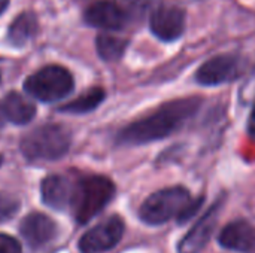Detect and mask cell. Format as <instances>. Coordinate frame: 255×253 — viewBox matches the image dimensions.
Listing matches in <instances>:
<instances>
[{
  "instance_id": "6da1fadb",
  "label": "cell",
  "mask_w": 255,
  "mask_h": 253,
  "mask_svg": "<svg viewBox=\"0 0 255 253\" xmlns=\"http://www.w3.org/2000/svg\"><path fill=\"white\" fill-rule=\"evenodd\" d=\"M200 106V97H187L167 101L148 116L124 127L118 133L117 142L120 145H145L166 139L181 130L187 121L196 115Z\"/></svg>"
},
{
  "instance_id": "7a4b0ae2",
  "label": "cell",
  "mask_w": 255,
  "mask_h": 253,
  "mask_svg": "<svg viewBox=\"0 0 255 253\" xmlns=\"http://www.w3.org/2000/svg\"><path fill=\"white\" fill-rule=\"evenodd\" d=\"M115 195V185L109 177L90 174L73 183L70 209L79 224L90 222L97 216Z\"/></svg>"
},
{
  "instance_id": "3957f363",
  "label": "cell",
  "mask_w": 255,
  "mask_h": 253,
  "mask_svg": "<svg viewBox=\"0 0 255 253\" xmlns=\"http://www.w3.org/2000/svg\"><path fill=\"white\" fill-rule=\"evenodd\" d=\"M72 136L67 128L58 124H45L21 139V152L30 161H54L67 154Z\"/></svg>"
},
{
  "instance_id": "277c9868",
  "label": "cell",
  "mask_w": 255,
  "mask_h": 253,
  "mask_svg": "<svg viewBox=\"0 0 255 253\" xmlns=\"http://www.w3.org/2000/svg\"><path fill=\"white\" fill-rule=\"evenodd\" d=\"M190 191L184 186H170L149 195L139 209V218L148 225H161L178 218L191 201Z\"/></svg>"
},
{
  "instance_id": "5b68a950",
  "label": "cell",
  "mask_w": 255,
  "mask_h": 253,
  "mask_svg": "<svg viewBox=\"0 0 255 253\" xmlns=\"http://www.w3.org/2000/svg\"><path fill=\"white\" fill-rule=\"evenodd\" d=\"M75 81L72 73L61 66H45L24 82L25 91L42 101H57L73 91Z\"/></svg>"
},
{
  "instance_id": "8992f818",
  "label": "cell",
  "mask_w": 255,
  "mask_h": 253,
  "mask_svg": "<svg viewBox=\"0 0 255 253\" xmlns=\"http://www.w3.org/2000/svg\"><path fill=\"white\" fill-rule=\"evenodd\" d=\"M124 234V222L118 215H114L90 231L79 240V251L82 253H103L115 248Z\"/></svg>"
},
{
  "instance_id": "52a82bcc",
  "label": "cell",
  "mask_w": 255,
  "mask_h": 253,
  "mask_svg": "<svg viewBox=\"0 0 255 253\" xmlns=\"http://www.w3.org/2000/svg\"><path fill=\"white\" fill-rule=\"evenodd\" d=\"M244 73V61L238 55H217L202 64L196 73V81L205 86L221 85L238 79Z\"/></svg>"
},
{
  "instance_id": "ba28073f",
  "label": "cell",
  "mask_w": 255,
  "mask_h": 253,
  "mask_svg": "<svg viewBox=\"0 0 255 253\" xmlns=\"http://www.w3.org/2000/svg\"><path fill=\"white\" fill-rule=\"evenodd\" d=\"M226 195L218 198L209 209L208 212L196 222V225L182 237V240L178 245V252L179 253H200L205 246L208 245L211 236L214 234V230L217 227L220 212L223 209Z\"/></svg>"
},
{
  "instance_id": "9c48e42d",
  "label": "cell",
  "mask_w": 255,
  "mask_h": 253,
  "mask_svg": "<svg viewBox=\"0 0 255 253\" xmlns=\"http://www.w3.org/2000/svg\"><path fill=\"white\" fill-rule=\"evenodd\" d=\"M127 13L120 3L112 0L93 1L84 12V21L102 30H121L127 22Z\"/></svg>"
},
{
  "instance_id": "30bf717a",
  "label": "cell",
  "mask_w": 255,
  "mask_h": 253,
  "mask_svg": "<svg viewBox=\"0 0 255 253\" xmlns=\"http://www.w3.org/2000/svg\"><path fill=\"white\" fill-rule=\"evenodd\" d=\"M149 25L158 39L173 42L184 33L185 12L176 6H158L151 15Z\"/></svg>"
},
{
  "instance_id": "8fae6325",
  "label": "cell",
  "mask_w": 255,
  "mask_h": 253,
  "mask_svg": "<svg viewBox=\"0 0 255 253\" xmlns=\"http://www.w3.org/2000/svg\"><path fill=\"white\" fill-rule=\"evenodd\" d=\"M19 233L30 249L36 251L42 246L48 245L57 234V225L55 222L39 212L27 215L19 227Z\"/></svg>"
},
{
  "instance_id": "7c38bea8",
  "label": "cell",
  "mask_w": 255,
  "mask_h": 253,
  "mask_svg": "<svg viewBox=\"0 0 255 253\" xmlns=\"http://www.w3.org/2000/svg\"><path fill=\"white\" fill-rule=\"evenodd\" d=\"M220 246L239 253L255 252V227L247 221H235L220 233Z\"/></svg>"
},
{
  "instance_id": "4fadbf2b",
  "label": "cell",
  "mask_w": 255,
  "mask_h": 253,
  "mask_svg": "<svg viewBox=\"0 0 255 253\" xmlns=\"http://www.w3.org/2000/svg\"><path fill=\"white\" fill-rule=\"evenodd\" d=\"M42 201L55 210H64L70 207L73 183L69 177L60 174L46 176L40 183Z\"/></svg>"
},
{
  "instance_id": "5bb4252c",
  "label": "cell",
  "mask_w": 255,
  "mask_h": 253,
  "mask_svg": "<svg viewBox=\"0 0 255 253\" xmlns=\"http://www.w3.org/2000/svg\"><path fill=\"white\" fill-rule=\"evenodd\" d=\"M36 115V106L18 92H9L0 100V122L28 124Z\"/></svg>"
},
{
  "instance_id": "9a60e30c",
  "label": "cell",
  "mask_w": 255,
  "mask_h": 253,
  "mask_svg": "<svg viewBox=\"0 0 255 253\" xmlns=\"http://www.w3.org/2000/svg\"><path fill=\"white\" fill-rule=\"evenodd\" d=\"M37 31V18L33 12L25 10L19 13L7 28V40L10 45L21 48L27 45Z\"/></svg>"
},
{
  "instance_id": "2e32d148",
  "label": "cell",
  "mask_w": 255,
  "mask_h": 253,
  "mask_svg": "<svg viewBox=\"0 0 255 253\" xmlns=\"http://www.w3.org/2000/svg\"><path fill=\"white\" fill-rule=\"evenodd\" d=\"M106 97V92L103 88L100 86H94L90 88L88 91H85L84 94H81L78 98L69 101L67 104L60 107V112L64 113H75V115H81V113H88L91 110H94Z\"/></svg>"
},
{
  "instance_id": "e0dca14e",
  "label": "cell",
  "mask_w": 255,
  "mask_h": 253,
  "mask_svg": "<svg viewBox=\"0 0 255 253\" xmlns=\"http://www.w3.org/2000/svg\"><path fill=\"white\" fill-rule=\"evenodd\" d=\"M96 48L102 60L105 61H118L127 48V40L115 37L112 34L102 33L96 39Z\"/></svg>"
},
{
  "instance_id": "ac0fdd59",
  "label": "cell",
  "mask_w": 255,
  "mask_h": 253,
  "mask_svg": "<svg viewBox=\"0 0 255 253\" xmlns=\"http://www.w3.org/2000/svg\"><path fill=\"white\" fill-rule=\"evenodd\" d=\"M160 0H120V6L124 9L127 16H143L148 10L157 6Z\"/></svg>"
},
{
  "instance_id": "d6986e66",
  "label": "cell",
  "mask_w": 255,
  "mask_h": 253,
  "mask_svg": "<svg viewBox=\"0 0 255 253\" xmlns=\"http://www.w3.org/2000/svg\"><path fill=\"white\" fill-rule=\"evenodd\" d=\"M19 210V200L10 194L0 192V222L9 221Z\"/></svg>"
},
{
  "instance_id": "ffe728a7",
  "label": "cell",
  "mask_w": 255,
  "mask_h": 253,
  "mask_svg": "<svg viewBox=\"0 0 255 253\" xmlns=\"http://www.w3.org/2000/svg\"><path fill=\"white\" fill-rule=\"evenodd\" d=\"M203 203H205V197H197V198L191 200V201L185 206V209L181 212V215L176 218V219H178V224L182 225V224H187L188 221H191V219L199 213V210L202 209Z\"/></svg>"
},
{
  "instance_id": "44dd1931",
  "label": "cell",
  "mask_w": 255,
  "mask_h": 253,
  "mask_svg": "<svg viewBox=\"0 0 255 253\" xmlns=\"http://www.w3.org/2000/svg\"><path fill=\"white\" fill-rule=\"evenodd\" d=\"M0 253H21V246L15 239L0 234Z\"/></svg>"
},
{
  "instance_id": "7402d4cb",
  "label": "cell",
  "mask_w": 255,
  "mask_h": 253,
  "mask_svg": "<svg viewBox=\"0 0 255 253\" xmlns=\"http://www.w3.org/2000/svg\"><path fill=\"white\" fill-rule=\"evenodd\" d=\"M248 134L251 139L255 140V103L253 110H251V115H250V119H248Z\"/></svg>"
},
{
  "instance_id": "603a6c76",
  "label": "cell",
  "mask_w": 255,
  "mask_h": 253,
  "mask_svg": "<svg viewBox=\"0 0 255 253\" xmlns=\"http://www.w3.org/2000/svg\"><path fill=\"white\" fill-rule=\"evenodd\" d=\"M7 4H9V0H0V13L7 7Z\"/></svg>"
},
{
  "instance_id": "cb8c5ba5",
  "label": "cell",
  "mask_w": 255,
  "mask_h": 253,
  "mask_svg": "<svg viewBox=\"0 0 255 253\" xmlns=\"http://www.w3.org/2000/svg\"><path fill=\"white\" fill-rule=\"evenodd\" d=\"M1 161H3V158H1V155H0V166H1Z\"/></svg>"
},
{
  "instance_id": "d4e9b609",
  "label": "cell",
  "mask_w": 255,
  "mask_h": 253,
  "mask_svg": "<svg viewBox=\"0 0 255 253\" xmlns=\"http://www.w3.org/2000/svg\"><path fill=\"white\" fill-rule=\"evenodd\" d=\"M0 82H1V76H0Z\"/></svg>"
}]
</instances>
